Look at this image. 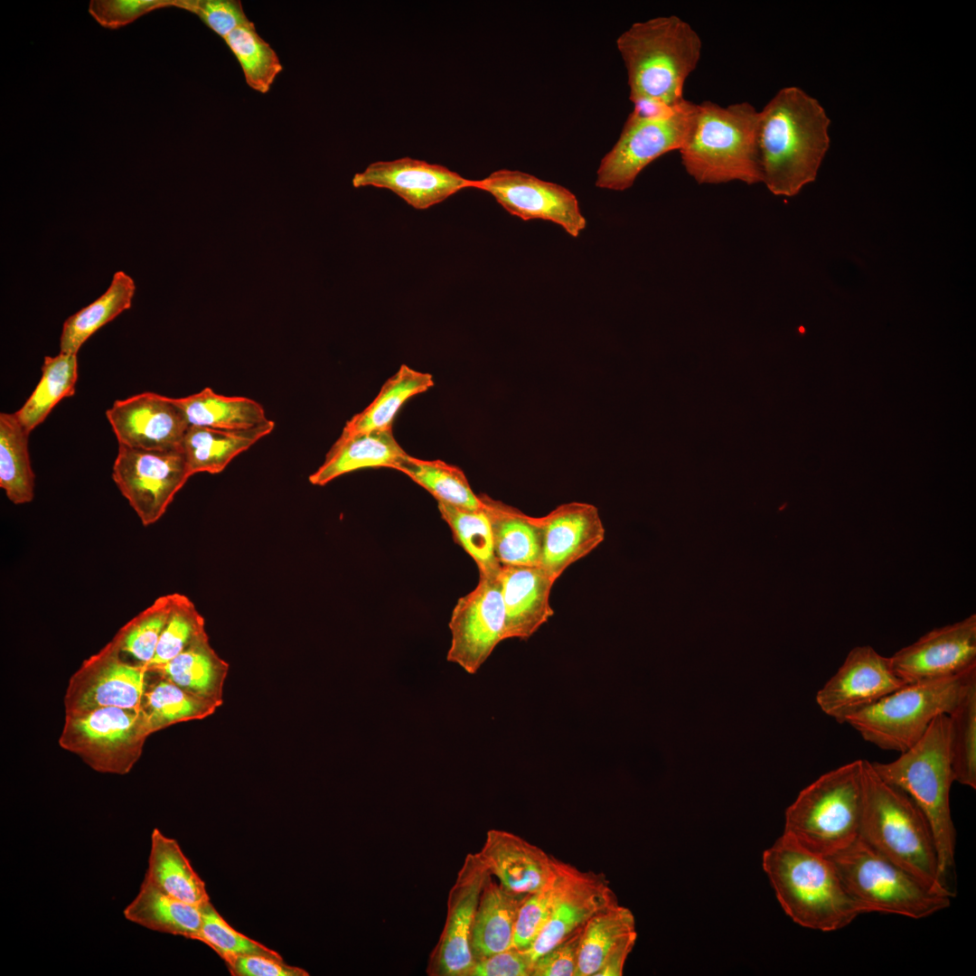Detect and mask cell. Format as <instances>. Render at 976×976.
Returning a JSON list of instances; mask_svg holds the SVG:
<instances>
[{
    "label": "cell",
    "mask_w": 976,
    "mask_h": 976,
    "mask_svg": "<svg viewBox=\"0 0 976 976\" xmlns=\"http://www.w3.org/2000/svg\"><path fill=\"white\" fill-rule=\"evenodd\" d=\"M407 455L396 440L392 426L348 436H340L308 480L313 485L324 486L337 477L361 469H395Z\"/></svg>",
    "instance_id": "d4e9b609"
},
{
    "label": "cell",
    "mask_w": 976,
    "mask_h": 976,
    "mask_svg": "<svg viewBox=\"0 0 976 976\" xmlns=\"http://www.w3.org/2000/svg\"><path fill=\"white\" fill-rule=\"evenodd\" d=\"M172 609L147 670L163 665L207 635L205 621L186 596L173 593Z\"/></svg>",
    "instance_id": "ee69618b"
},
{
    "label": "cell",
    "mask_w": 976,
    "mask_h": 976,
    "mask_svg": "<svg viewBox=\"0 0 976 976\" xmlns=\"http://www.w3.org/2000/svg\"><path fill=\"white\" fill-rule=\"evenodd\" d=\"M860 838L934 892L954 896L940 871L933 831L903 791L882 780L865 760V804Z\"/></svg>",
    "instance_id": "5b68a950"
},
{
    "label": "cell",
    "mask_w": 976,
    "mask_h": 976,
    "mask_svg": "<svg viewBox=\"0 0 976 976\" xmlns=\"http://www.w3.org/2000/svg\"><path fill=\"white\" fill-rule=\"evenodd\" d=\"M827 858L863 914L878 912L921 919L952 904L953 896L930 889L861 838Z\"/></svg>",
    "instance_id": "9c48e42d"
},
{
    "label": "cell",
    "mask_w": 976,
    "mask_h": 976,
    "mask_svg": "<svg viewBox=\"0 0 976 976\" xmlns=\"http://www.w3.org/2000/svg\"><path fill=\"white\" fill-rule=\"evenodd\" d=\"M759 113L762 183L774 195H796L816 179L830 146V118L794 86L781 89Z\"/></svg>",
    "instance_id": "6da1fadb"
},
{
    "label": "cell",
    "mask_w": 976,
    "mask_h": 976,
    "mask_svg": "<svg viewBox=\"0 0 976 976\" xmlns=\"http://www.w3.org/2000/svg\"><path fill=\"white\" fill-rule=\"evenodd\" d=\"M433 386L432 374L401 364L383 383L374 399L346 422L340 436H348L391 426L398 411L408 399Z\"/></svg>",
    "instance_id": "d6a6232c"
},
{
    "label": "cell",
    "mask_w": 976,
    "mask_h": 976,
    "mask_svg": "<svg viewBox=\"0 0 976 976\" xmlns=\"http://www.w3.org/2000/svg\"><path fill=\"white\" fill-rule=\"evenodd\" d=\"M532 970L529 953L511 947L474 962L468 976H531Z\"/></svg>",
    "instance_id": "f907efd6"
},
{
    "label": "cell",
    "mask_w": 976,
    "mask_h": 976,
    "mask_svg": "<svg viewBox=\"0 0 976 976\" xmlns=\"http://www.w3.org/2000/svg\"><path fill=\"white\" fill-rule=\"evenodd\" d=\"M394 470L408 476L437 502L468 510L483 507L464 471L442 460L421 459L407 455Z\"/></svg>",
    "instance_id": "f35d334b"
},
{
    "label": "cell",
    "mask_w": 976,
    "mask_h": 976,
    "mask_svg": "<svg viewBox=\"0 0 976 976\" xmlns=\"http://www.w3.org/2000/svg\"><path fill=\"white\" fill-rule=\"evenodd\" d=\"M759 118L748 102L696 104L691 128L679 150L685 171L700 184L762 183Z\"/></svg>",
    "instance_id": "277c9868"
},
{
    "label": "cell",
    "mask_w": 976,
    "mask_h": 976,
    "mask_svg": "<svg viewBox=\"0 0 976 976\" xmlns=\"http://www.w3.org/2000/svg\"><path fill=\"white\" fill-rule=\"evenodd\" d=\"M558 883L549 919L527 951L534 962L557 943L582 928L597 913L618 904L602 872L583 871L555 858Z\"/></svg>",
    "instance_id": "ac0fdd59"
},
{
    "label": "cell",
    "mask_w": 976,
    "mask_h": 976,
    "mask_svg": "<svg viewBox=\"0 0 976 976\" xmlns=\"http://www.w3.org/2000/svg\"><path fill=\"white\" fill-rule=\"evenodd\" d=\"M499 581L505 609L503 639L527 640L554 615L550 593L555 581L540 566H502Z\"/></svg>",
    "instance_id": "cb8c5ba5"
},
{
    "label": "cell",
    "mask_w": 976,
    "mask_h": 976,
    "mask_svg": "<svg viewBox=\"0 0 976 976\" xmlns=\"http://www.w3.org/2000/svg\"><path fill=\"white\" fill-rule=\"evenodd\" d=\"M763 868L782 908L801 926L834 932L863 914L831 860L784 833L764 852Z\"/></svg>",
    "instance_id": "7a4b0ae2"
},
{
    "label": "cell",
    "mask_w": 976,
    "mask_h": 976,
    "mask_svg": "<svg viewBox=\"0 0 976 976\" xmlns=\"http://www.w3.org/2000/svg\"><path fill=\"white\" fill-rule=\"evenodd\" d=\"M558 883V872L553 857L551 876L540 889L528 894L520 907L511 947L530 949L549 919Z\"/></svg>",
    "instance_id": "bcb514c9"
},
{
    "label": "cell",
    "mask_w": 976,
    "mask_h": 976,
    "mask_svg": "<svg viewBox=\"0 0 976 976\" xmlns=\"http://www.w3.org/2000/svg\"><path fill=\"white\" fill-rule=\"evenodd\" d=\"M77 380V354L60 352L56 356L44 358L39 383L23 407L14 412L27 432L42 423L61 399L75 394Z\"/></svg>",
    "instance_id": "74e56055"
},
{
    "label": "cell",
    "mask_w": 976,
    "mask_h": 976,
    "mask_svg": "<svg viewBox=\"0 0 976 976\" xmlns=\"http://www.w3.org/2000/svg\"><path fill=\"white\" fill-rule=\"evenodd\" d=\"M890 658L906 683L943 679L976 667V615L934 628Z\"/></svg>",
    "instance_id": "d6986e66"
},
{
    "label": "cell",
    "mask_w": 976,
    "mask_h": 976,
    "mask_svg": "<svg viewBox=\"0 0 976 976\" xmlns=\"http://www.w3.org/2000/svg\"><path fill=\"white\" fill-rule=\"evenodd\" d=\"M695 112L696 104L687 99L660 115H643L633 110L616 143L600 162L596 185L613 191L630 188L648 164L682 147Z\"/></svg>",
    "instance_id": "8fae6325"
},
{
    "label": "cell",
    "mask_w": 976,
    "mask_h": 976,
    "mask_svg": "<svg viewBox=\"0 0 976 976\" xmlns=\"http://www.w3.org/2000/svg\"><path fill=\"white\" fill-rule=\"evenodd\" d=\"M616 47L633 104L653 101L675 107L685 100V81L702 51L701 38L689 23L677 15L634 23L619 35Z\"/></svg>",
    "instance_id": "3957f363"
},
{
    "label": "cell",
    "mask_w": 976,
    "mask_h": 976,
    "mask_svg": "<svg viewBox=\"0 0 976 976\" xmlns=\"http://www.w3.org/2000/svg\"><path fill=\"white\" fill-rule=\"evenodd\" d=\"M896 759L871 762L877 774L907 794L925 816L938 854L943 877L954 864L955 829L950 791L953 780L949 750V718L937 716L922 737Z\"/></svg>",
    "instance_id": "8992f818"
},
{
    "label": "cell",
    "mask_w": 976,
    "mask_h": 976,
    "mask_svg": "<svg viewBox=\"0 0 976 976\" xmlns=\"http://www.w3.org/2000/svg\"><path fill=\"white\" fill-rule=\"evenodd\" d=\"M637 939V933L618 944L605 958L596 976H621L625 961Z\"/></svg>",
    "instance_id": "f5cc1de1"
},
{
    "label": "cell",
    "mask_w": 976,
    "mask_h": 976,
    "mask_svg": "<svg viewBox=\"0 0 976 976\" xmlns=\"http://www.w3.org/2000/svg\"><path fill=\"white\" fill-rule=\"evenodd\" d=\"M151 673L155 679L147 685L141 707L151 735L178 723L204 719L220 708Z\"/></svg>",
    "instance_id": "d590c367"
},
{
    "label": "cell",
    "mask_w": 976,
    "mask_h": 976,
    "mask_svg": "<svg viewBox=\"0 0 976 976\" xmlns=\"http://www.w3.org/2000/svg\"><path fill=\"white\" fill-rule=\"evenodd\" d=\"M173 604L172 594L156 598L151 605L125 624L114 635L122 653L131 655L147 668L168 620Z\"/></svg>",
    "instance_id": "7bdbcfd3"
},
{
    "label": "cell",
    "mask_w": 976,
    "mask_h": 976,
    "mask_svg": "<svg viewBox=\"0 0 976 976\" xmlns=\"http://www.w3.org/2000/svg\"><path fill=\"white\" fill-rule=\"evenodd\" d=\"M239 61L247 84L267 93L283 66L275 50L256 31L254 23L239 27L225 39Z\"/></svg>",
    "instance_id": "b9f144b4"
},
{
    "label": "cell",
    "mask_w": 976,
    "mask_h": 976,
    "mask_svg": "<svg viewBox=\"0 0 976 976\" xmlns=\"http://www.w3.org/2000/svg\"><path fill=\"white\" fill-rule=\"evenodd\" d=\"M130 922L147 929L200 940V906L176 899L144 879L136 896L123 911Z\"/></svg>",
    "instance_id": "4dcf8cb0"
},
{
    "label": "cell",
    "mask_w": 976,
    "mask_h": 976,
    "mask_svg": "<svg viewBox=\"0 0 976 976\" xmlns=\"http://www.w3.org/2000/svg\"><path fill=\"white\" fill-rule=\"evenodd\" d=\"M29 432L15 413H0V487L14 504L34 497V473L28 449Z\"/></svg>",
    "instance_id": "e575fe53"
},
{
    "label": "cell",
    "mask_w": 976,
    "mask_h": 976,
    "mask_svg": "<svg viewBox=\"0 0 976 976\" xmlns=\"http://www.w3.org/2000/svg\"><path fill=\"white\" fill-rule=\"evenodd\" d=\"M906 685L889 657L869 645L856 646L833 676L818 691L821 709L844 724L854 714Z\"/></svg>",
    "instance_id": "e0dca14e"
},
{
    "label": "cell",
    "mask_w": 976,
    "mask_h": 976,
    "mask_svg": "<svg viewBox=\"0 0 976 976\" xmlns=\"http://www.w3.org/2000/svg\"><path fill=\"white\" fill-rule=\"evenodd\" d=\"M202 930L200 942L211 947L224 962L239 955H260L283 960L276 951L231 927L211 901L200 906Z\"/></svg>",
    "instance_id": "f6af8a7d"
},
{
    "label": "cell",
    "mask_w": 976,
    "mask_h": 976,
    "mask_svg": "<svg viewBox=\"0 0 976 976\" xmlns=\"http://www.w3.org/2000/svg\"><path fill=\"white\" fill-rule=\"evenodd\" d=\"M948 715L949 750L954 782L976 788V680Z\"/></svg>",
    "instance_id": "60d3db41"
},
{
    "label": "cell",
    "mask_w": 976,
    "mask_h": 976,
    "mask_svg": "<svg viewBox=\"0 0 976 976\" xmlns=\"http://www.w3.org/2000/svg\"><path fill=\"white\" fill-rule=\"evenodd\" d=\"M183 411L189 426L224 430L254 427L268 418L264 408L246 397H229L211 388L183 398H173Z\"/></svg>",
    "instance_id": "1f68e13d"
},
{
    "label": "cell",
    "mask_w": 976,
    "mask_h": 976,
    "mask_svg": "<svg viewBox=\"0 0 976 976\" xmlns=\"http://www.w3.org/2000/svg\"><path fill=\"white\" fill-rule=\"evenodd\" d=\"M505 609L498 578L479 576L476 587L460 597L449 621L446 659L474 674L503 641Z\"/></svg>",
    "instance_id": "9a60e30c"
},
{
    "label": "cell",
    "mask_w": 976,
    "mask_h": 976,
    "mask_svg": "<svg viewBox=\"0 0 976 976\" xmlns=\"http://www.w3.org/2000/svg\"><path fill=\"white\" fill-rule=\"evenodd\" d=\"M974 680L976 667L952 677L907 683L846 723L867 742L902 753L922 737L937 716L951 712Z\"/></svg>",
    "instance_id": "ba28073f"
},
{
    "label": "cell",
    "mask_w": 976,
    "mask_h": 976,
    "mask_svg": "<svg viewBox=\"0 0 976 976\" xmlns=\"http://www.w3.org/2000/svg\"><path fill=\"white\" fill-rule=\"evenodd\" d=\"M636 933L633 913L619 904L595 915L583 928L576 976H596L607 955Z\"/></svg>",
    "instance_id": "8d00e7d4"
},
{
    "label": "cell",
    "mask_w": 976,
    "mask_h": 976,
    "mask_svg": "<svg viewBox=\"0 0 976 976\" xmlns=\"http://www.w3.org/2000/svg\"><path fill=\"white\" fill-rule=\"evenodd\" d=\"M479 497L490 521L499 563L502 566H540L544 536L541 517L529 516L484 493Z\"/></svg>",
    "instance_id": "484cf974"
},
{
    "label": "cell",
    "mask_w": 976,
    "mask_h": 976,
    "mask_svg": "<svg viewBox=\"0 0 976 976\" xmlns=\"http://www.w3.org/2000/svg\"><path fill=\"white\" fill-rule=\"evenodd\" d=\"M135 291L134 279L124 271H117L102 296L65 320L60 339L61 352L77 354L93 333L131 307Z\"/></svg>",
    "instance_id": "836d02e7"
},
{
    "label": "cell",
    "mask_w": 976,
    "mask_h": 976,
    "mask_svg": "<svg viewBox=\"0 0 976 976\" xmlns=\"http://www.w3.org/2000/svg\"><path fill=\"white\" fill-rule=\"evenodd\" d=\"M437 508L455 541L475 562L479 576L498 578L502 565L494 553L490 521L483 507L468 510L437 502Z\"/></svg>",
    "instance_id": "ab89813d"
},
{
    "label": "cell",
    "mask_w": 976,
    "mask_h": 976,
    "mask_svg": "<svg viewBox=\"0 0 976 976\" xmlns=\"http://www.w3.org/2000/svg\"><path fill=\"white\" fill-rule=\"evenodd\" d=\"M122 654L112 639L83 661L69 680L65 715L104 707L141 709L150 672L142 664L125 661Z\"/></svg>",
    "instance_id": "4fadbf2b"
},
{
    "label": "cell",
    "mask_w": 976,
    "mask_h": 976,
    "mask_svg": "<svg viewBox=\"0 0 976 976\" xmlns=\"http://www.w3.org/2000/svg\"><path fill=\"white\" fill-rule=\"evenodd\" d=\"M275 428L271 419L254 427L224 430L189 426L182 451L193 474H219L240 453L249 449Z\"/></svg>",
    "instance_id": "f1b7e54d"
},
{
    "label": "cell",
    "mask_w": 976,
    "mask_h": 976,
    "mask_svg": "<svg viewBox=\"0 0 976 976\" xmlns=\"http://www.w3.org/2000/svg\"><path fill=\"white\" fill-rule=\"evenodd\" d=\"M232 976H309L300 967L286 964L284 960L260 955H239L225 962Z\"/></svg>",
    "instance_id": "816d5d0a"
},
{
    "label": "cell",
    "mask_w": 976,
    "mask_h": 976,
    "mask_svg": "<svg viewBox=\"0 0 976 976\" xmlns=\"http://www.w3.org/2000/svg\"><path fill=\"white\" fill-rule=\"evenodd\" d=\"M543 547L540 567L556 582L565 570L585 558L605 540L597 507L570 502L541 517Z\"/></svg>",
    "instance_id": "7402d4cb"
},
{
    "label": "cell",
    "mask_w": 976,
    "mask_h": 976,
    "mask_svg": "<svg viewBox=\"0 0 976 976\" xmlns=\"http://www.w3.org/2000/svg\"><path fill=\"white\" fill-rule=\"evenodd\" d=\"M583 928L536 958L531 976H576Z\"/></svg>",
    "instance_id": "681fc988"
},
{
    "label": "cell",
    "mask_w": 976,
    "mask_h": 976,
    "mask_svg": "<svg viewBox=\"0 0 976 976\" xmlns=\"http://www.w3.org/2000/svg\"><path fill=\"white\" fill-rule=\"evenodd\" d=\"M528 894H515L492 878L482 890L471 933L474 962L512 946L520 907Z\"/></svg>",
    "instance_id": "4316f807"
},
{
    "label": "cell",
    "mask_w": 976,
    "mask_h": 976,
    "mask_svg": "<svg viewBox=\"0 0 976 976\" xmlns=\"http://www.w3.org/2000/svg\"><path fill=\"white\" fill-rule=\"evenodd\" d=\"M473 180L437 164L408 156L370 164L352 178L355 188L388 189L417 210L438 204L457 192L472 188Z\"/></svg>",
    "instance_id": "44dd1931"
},
{
    "label": "cell",
    "mask_w": 976,
    "mask_h": 976,
    "mask_svg": "<svg viewBox=\"0 0 976 976\" xmlns=\"http://www.w3.org/2000/svg\"><path fill=\"white\" fill-rule=\"evenodd\" d=\"M106 417L118 445L145 450H182L189 427L173 398L154 392L116 400Z\"/></svg>",
    "instance_id": "ffe728a7"
},
{
    "label": "cell",
    "mask_w": 976,
    "mask_h": 976,
    "mask_svg": "<svg viewBox=\"0 0 976 976\" xmlns=\"http://www.w3.org/2000/svg\"><path fill=\"white\" fill-rule=\"evenodd\" d=\"M174 0H92L91 16L101 25L117 29L155 9L174 6Z\"/></svg>",
    "instance_id": "c3c4849f"
},
{
    "label": "cell",
    "mask_w": 976,
    "mask_h": 976,
    "mask_svg": "<svg viewBox=\"0 0 976 976\" xmlns=\"http://www.w3.org/2000/svg\"><path fill=\"white\" fill-rule=\"evenodd\" d=\"M192 475L182 450L118 445L112 479L144 526L158 521Z\"/></svg>",
    "instance_id": "7c38bea8"
},
{
    "label": "cell",
    "mask_w": 976,
    "mask_h": 976,
    "mask_svg": "<svg viewBox=\"0 0 976 976\" xmlns=\"http://www.w3.org/2000/svg\"><path fill=\"white\" fill-rule=\"evenodd\" d=\"M865 804V759L821 775L785 812L784 834L804 849L831 856L860 838Z\"/></svg>",
    "instance_id": "52a82bcc"
},
{
    "label": "cell",
    "mask_w": 976,
    "mask_h": 976,
    "mask_svg": "<svg viewBox=\"0 0 976 976\" xmlns=\"http://www.w3.org/2000/svg\"><path fill=\"white\" fill-rule=\"evenodd\" d=\"M145 879L162 892L201 906L210 901L204 881L193 869L178 842L154 829Z\"/></svg>",
    "instance_id": "f546056e"
},
{
    "label": "cell",
    "mask_w": 976,
    "mask_h": 976,
    "mask_svg": "<svg viewBox=\"0 0 976 976\" xmlns=\"http://www.w3.org/2000/svg\"><path fill=\"white\" fill-rule=\"evenodd\" d=\"M229 670V663L211 647L208 634L166 663L148 669L218 707L223 704V688Z\"/></svg>",
    "instance_id": "83f0119b"
},
{
    "label": "cell",
    "mask_w": 976,
    "mask_h": 976,
    "mask_svg": "<svg viewBox=\"0 0 976 976\" xmlns=\"http://www.w3.org/2000/svg\"><path fill=\"white\" fill-rule=\"evenodd\" d=\"M490 877L478 852L465 856L448 893L445 924L430 953L427 975L468 976L474 964L472 927L482 890Z\"/></svg>",
    "instance_id": "2e32d148"
},
{
    "label": "cell",
    "mask_w": 976,
    "mask_h": 976,
    "mask_svg": "<svg viewBox=\"0 0 976 976\" xmlns=\"http://www.w3.org/2000/svg\"><path fill=\"white\" fill-rule=\"evenodd\" d=\"M472 188L490 193L510 214L523 221L543 220L577 238L587 226L576 195L566 187L532 174L501 169L474 181Z\"/></svg>",
    "instance_id": "5bb4252c"
},
{
    "label": "cell",
    "mask_w": 976,
    "mask_h": 976,
    "mask_svg": "<svg viewBox=\"0 0 976 976\" xmlns=\"http://www.w3.org/2000/svg\"><path fill=\"white\" fill-rule=\"evenodd\" d=\"M490 875L515 894L540 889L553 871V856L510 831L491 829L478 852Z\"/></svg>",
    "instance_id": "603a6c76"
},
{
    "label": "cell",
    "mask_w": 976,
    "mask_h": 976,
    "mask_svg": "<svg viewBox=\"0 0 976 976\" xmlns=\"http://www.w3.org/2000/svg\"><path fill=\"white\" fill-rule=\"evenodd\" d=\"M150 735L141 709L104 707L65 715L58 743L96 772L124 775L140 759Z\"/></svg>",
    "instance_id": "30bf717a"
},
{
    "label": "cell",
    "mask_w": 976,
    "mask_h": 976,
    "mask_svg": "<svg viewBox=\"0 0 976 976\" xmlns=\"http://www.w3.org/2000/svg\"><path fill=\"white\" fill-rule=\"evenodd\" d=\"M174 6L193 13L223 39L251 23L239 0H174Z\"/></svg>",
    "instance_id": "7dc6e473"
}]
</instances>
